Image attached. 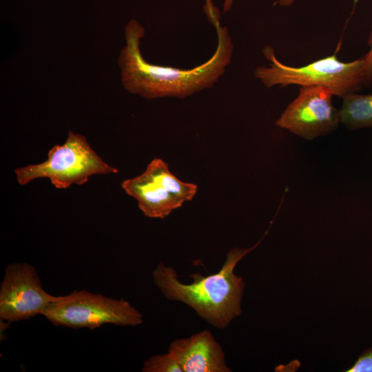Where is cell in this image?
I'll return each instance as SVG.
<instances>
[{
	"instance_id": "cell-1",
	"label": "cell",
	"mask_w": 372,
	"mask_h": 372,
	"mask_svg": "<svg viewBox=\"0 0 372 372\" xmlns=\"http://www.w3.org/2000/svg\"><path fill=\"white\" fill-rule=\"evenodd\" d=\"M218 45L205 63L189 70L155 65L145 61L140 44L144 28L135 19L125 26L126 45L118 63L121 80L129 92L153 99L161 97L185 98L212 87L224 74L233 53V43L226 28L216 25Z\"/></svg>"
},
{
	"instance_id": "cell-2",
	"label": "cell",
	"mask_w": 372,
	"mask_h": 372,
	"mask_svg": "<svg viewBox=\"0 0 372 372\" xmlns=\"http://www.w3.org/2000/svg\"><path fill=\"white\" fill-rule=\"evenodd\" d=\"M260 241L249 248L231 249L218 272L207 276L191 273L190 284L180 281L175 269L161 262L152 271L153 282L166 299L187 304L211 326L223 329L242 313L245 282L234 270Z\"/></svg>"
},
{
	"instance_id": "cell-3",
	"label": "cell",
	"mask_w": 372,
	"mask_h": 372,
	"mask_svg": "<svg viewBox=\"0 0 372 372\" xmlns=\"http://www.w3.org/2000/svg\"><path fill=\"white\" fill-rule=\"evenodd\" d=\"M262 53L270 61L269 67L259 66L254 74L267 87L320 85L329 88L334 96L342 98L372 83L364 55L351 62H342L334 54L304 66L293 67L281 63L270 45L265 46Z\"/></svg>"
},
{
	"instance_id": "cell-4",
	"label": "cell",
	"mask_w": 372,
	"mask_h": 372,
	"mask_svg": "<svg viewBox=\"0 0 372 372\" xmlns=\"http://www.w3.org/2000/svg\"><path fill=\"white\" fill-rule=\"evenodd\" d=\"M91 147L85 136L68 132L65 142L52 147L43 163L14 170L18 183L25 185L39 178H48L56 189L81 185L94 175L118 173Z\"/></svg>"
},
{
	"instance_id": "cell-5",
	"label": "cell",
	"mask_w": 372,
	"mask_h": 372,
	"mask_svg": "<svg viewBox=\"0 0 372 372\" xmlns=\"http://www.w3.org/2000/svg\"><path fill=\"white\" fill-rule=\"evenodd\" d=\"M57 327L94 329L105 324L135 327L143 316L128 301L82 289L59 296L42 314Z\"/></svg>"
},
{
	"instance_id": "cell-6",
	"label": "cell",
	"mask_w": 372,
	"mask_h": 372,
	"mask_svg": "<svg viewBox=\"0 0 372 372\" xmlns=\"http://www.w3.org/2000/svg\"><path fill=\"white\" fill-rule=\"evenodd\" d=\"M121 187L137 201L143 214L152 218H165L191 200L198 188L179 180L158 158L153 159L141 174L123 180Z\"/></svg>"
},
{
	"instance_id": "cell-7",
	"label": "cell",
	"mask_w": 372,
	"mask_h": 372,
	"mask_svg": "<svg viewBox=\"0 0 372 372\" xmlns=\"http://www.w3.org/2000/svg\"><path fill=\"white\" fill-rule=\"evenodd\" d=\"M275 124L307 140L329 134L338 127L339 110L333 105L334 94L320 85L300 87Z\"/></svg>"
},
{
	"instance_id": "cell-8",
	"label": "cell",
	"mask_w": 372,
	"mask_h": 372,
	"mask_svg": "<svg viewBox=\"0 0 372 372\" xmlns=\"http://www.w3.org/2000/svg\"><path fill=\"white\" fill-rule=\"evenodd\" d=\"M59 297L43 289L34 266L27 262L9 264L0 286V320L13 322L41 315Z\"/></svg>"
},
{
	"instance_id": "cell-9",
	"label": "cell",
	"mask_w": 372,
	"mask_h": 372,
	"mask_svg": "<svg viewBox=\"0 0 372 372\" xmlns=\"http://www.w3.org/2000/svg\"><path fill=\"white\" fill-rule=\"evenodd\" d=\"M168 351L183 372H231L221 345L209 330L172 341Z\"/></svg>"
},
{
	"instance_id": "cell-10",
	"label": "cell",
	"mask_w": 372,
	"mask_h": 372,
	"mask_svg": "<svg viewBox=\"0 0 372 372\" xmlns=\"http://www.w3.org/2000/svg\"><path fill=\"white\" fill-rule=\"evenodd\" d=\"M342 99L339 110L341 123L350 130L372 127V94L353 92Z\"/></svg>"
},
{
	"instance_id": "cell-11",
	"label": "cell",
	"mask_w": 372,
	"mask_h": 372,
	"mask_svg": "<svg viewBox=\"0 0 372 372\" xmlns=\"http://www.w3.org/2000/svg\"><path fill=\"white\" fill-rule=\"evenodd\" d=\"M143 372H183L176 358L168 351L146 359L141 369Z\"/></svg>"
},
{
	"instance_id": "cell-12",
	"label": "cell",
	"mask_w": 372,
	"mask_h": 372,
	"mask_svg": "<svg viewBox=\"0 0 372 372\" xmlns=\"http://www.w3.org/2000/svg\"><path fill=\"white\" fill-rule=\"evenodd\" d=\"M346 372H372V347L365 349Z\"/></svg>"
},
{
	"instance_id": "cell-13",
	"label": "cell",
	"mask_w": 372,
	"mask_h": 372,
	"mask_svg": "<svg viewBox=\"0 0 372 372\" xmlns=\"http://www.w3.org/2000/svg\"><path fill=\"white\" fill-rule=\"evenodd\" d=\"M367 44L370 48L369 50L364 54V56L366 60L369 76L371 79H372V30L369 34Z\"/></svg>"
},
{
	"instance_id": "cell-14",
	"label": "cell",
	"mask_w": 372,
	"mask_h": 372,
	"mask_svg": "<svg viewBox=\"0 0 372 372\" xmlns=\"http://www.w3.org/2000/svg\"><path fill=\"white\" fill-rule=\"evenodd\" d=\"M234 0H225L223 4V12H227L231 8Z\"/></svg>"
},
{
	"instance_id": "cell-15",
	"label": "cell",
	"mask_w": 372,
	"mask_h": 372,
	"mask_svg": "<svg viewBox=\"0 0 372 372\" xmlns=\"http://www.w3.org/2000/svg\"><path fill=\"white\" fill-rule=\"evenodd\" d=\"M293 1L294 0H278V2L281 6H287L292 4Z\"/></svg>"
}]
</instances>
